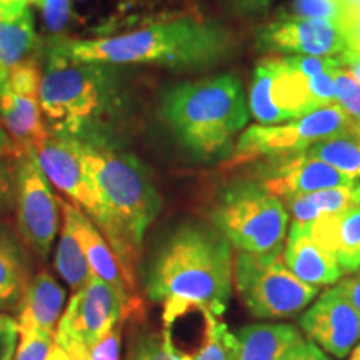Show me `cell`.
Returning a JSON list of instances; mask_svg holds the SVG:
<instances>
[{"mask_svg": "<svg viewBox=\"0 0 360 360\" xmlns=\"http://www.w3.org/2000/svg\"><path fill=\"white\" fill-rule=\"evenodd\" d=\"M231 242L215 227L182 224L162 242L147 272V295L164 304V323L191 307L222 315L233 287Z\"/></svg>", "mask_w": 360, "mask_h": 360, "instance_id": "cell-1", "label": "cell"}, {"mask_svg": "<svg viewBox=\"0 0 360 360\" xmlns=\"http://www.w3.org/2000/svg\"><path fill=\"white\" fill-rule=\"evenodd\" d=\"M51 45L74 60L188 70L225 60L236 49V37L217 22L184 15L160 19L109 37L60 39Z\"/></svg>", "mask_w": 360, "mask_h": 360, "instance_id": "cell-2", "label": "cell"}, {"mask_svg": "<svg viewBox=\"0 0 360 360\" xmlns=\"http://www.w3.org/2000/svg\"><path fill=\"white\" fill-rule=\"evenodd\" d=\"M89 170L109 217L107 236L122 265L130 290L135 289V265L143 236L160 212V195L146 165L134 154L112 142L69 139Z\"/></svg>", "mask_w": 360, "mask_h": 360, "instance_id": "cell-3", "label": "cell"}, {"mask_svg": "<svg viewBox=\"0 0 360 360\" xmlns=\"http://www.w3.org/2000/svg\"><path fill=\"white\" fill-rule=\"evenodd\" d=\"M39 97L53 137L112 142L109 129L124 103L114 65L74 60L51 45Z\"/></svg>", "mask_w": 360, "mask_h": 360, "instance_id": "cell-4", "label": "cell"}, {"mask_svg": "<svg viewBox=\"0 0 360 360\" xmlns=\"http://www.w3.org/2000/svg\"><path fill=\"white\" fill-rule=\"evenodd\" d=\"M162 119L180 146L202 162L224 159L249 120L244 89L220 74L175 85L162 101Z\"/></svg>", "mask_w": 360, "mask_h": 360, "instance_id": "cell-5", "label": "cell"}, {"mask_svg": "<svg viewBox=\"0 0 360 360\" xmlns=\"http://www.w3.org/2000/svg\"><path fill=\"white\" fill-rule=\"evenodd\" d=\"M214 227L237 252L281 255L289 212L257 182L242 180L220 192L210 212Z\"/></svg>", "mask_w": 360, "mask_h": 360, "instance_id": "cell-6", "label": "cell"}, {"mask_svg": "<svg viewBox=\"0 0 360 360\" xmlns=\"http://www.w3.org/2000/svg\"><path fill=\"white\" fill-rule=\"evenodd\" d=\"M137 309L141 302L130 292L117 289L94 274L70 299L57 323L53 342L72 360H87L89 350Z\"/></svg>", "mask_w": 360, "mask_h": 360, "instance_id": "cell-7", "label": "cell"}, {"mask_svg": "<svg viewBox=\"0 0 360 360\" xmlns=\"http://www.w3.org/2000/svg\"><path fill=\"white\" fill-rule=\"evenodd\" d=\"M233 285L255 319H287L299 314L319 294V287L300 281L281 255L233 257Z\"/></svg>", "mask_w": 360, "mask_h": 360, "instance_id": "cell-8", "label": "cell"}, {"mask_svg": "<svg viewBox=\"0 0 360 360\" xmlns=\"http://www.w3.org/2000/svg\"><path fill=\"white\" fill-rule=\"evenodd\" d=\"M359 125L337 103L278 125H252L237 139L225 167H238L257 159H285L305 154L309 147L340 130Z\"/></svg>", "mask_w": 360, "mask_h": 360, "instance_id": "cell-9", "label": "cell"}, {"mask_svg": "<svg viewBox=\"0 0 360 360\" xmlns=\"http://www.w3.org/2000/svg\"><path fill=\"white\" fill-rule=\"evenodd\" d=\"M15 205L22 242L45 260L58 232L60 205L32 150L17 157Z\"/></svg>", "mask_w": 360, "mask_h": 360, "instance_id": "cell-10", "label": "cell"}, {"mask_svg": "<svg viewBox=\"0 0 360 360\" xmlns=\"http://www.w3.org/2000/svg\"><path fill=\"white\" fill-rule=\"evenodd\" d=\"M35 160L49 182L69 195L75 205L97 225L103 236H109L110 224L89 170L69 139L49 135L32 148Z\"/></svg>", "mask_w": 360, "mask_h": 360, "instance_id": "cell-11", "label": "cell"}, {"mask_svg": "<svg viewBox=\"0 0 360 360\" xmlns=\"http://www.w3.org/2000/svg\"><path fill=\"white\" fill-rule=\"evenodd\" d=\"M265 52L285 56L342 57L350 52L347 29L335 20L285 15L269 22L257 35Z\"/></svg>", "mask_w": 360, "mask_h": 360, "instance_id": "cell-12", "label": "cell"}, {"mask_svg": "<svg viewBox=\"0 0 360 360\" xmlns=\"http://www.w3.org/2000/svg\"><path fill=\"white\" fill-rule=\"evenodd\" d=\"M40 70L34 60L15 67L0 87V119L20 154L49 137L40 107Z\"/></svg>", "mask_w": 360, "mask_h": 360, "instance_id": "cell-13", "label": "cell"}, {"mask_svg": "<svg viewBox=\"0 0 360 360\" xmlns=\"http://www.w3.org/2000/svg\"><path fill=\"white\" fill-rule=\"evenodd\" d=\"M300 328L323 352L344 359L360 342V312L335 285L300 317Z\"/></svg>", "mask_w": 360, "mask_h": 360, "instance_id": "cell-14", "label": "cell"}, {"mask_svg": "<svg viewBox=\"0 0 360 360\" xmlns=\"http://www.w3.org/2000/svg\"><path fill=\"white\" fill-rule=\"evenodd\" d=\"M260 179V186L281 200L323 188L355 186L354 180L347 175L307 154L272 160V165L269 169L265 167Z\"/></svg>", "mask_w": 360, "mask_h": 360, "instance_id": "cell-15", "label": "cell"}, {"mask_svg": "<svg viewBox=\"0 0 360 360\" xmlns=\"http://www.w3.org/2000/svg\"><path fill=\"white\" fill-rule=\"evenodd\" d=\"M283 262L300 281L314 287L332 285L344 276L337 259L315 240L309 225L302 222L290 225L283 249Z\"/></svg>", "mask_w": 360, "mask_h": 360, "instance_id": "cell-16", "label": "cell"}, {"mask_svg": "<svg viewBox=\"0 0 360 360\" xmlns=\"http://www.w3.org/2000/svg\"><path fill=\"white\" fill-rule=\"evenodd\" d=\"M315 240L339 262L344 274L360 270V204H350L340 212L309 222Z\"/></svg>", "mask_w": 360, "mask_h": 360, "instance_id": "cell-17", "label": "cell"}, {"mask_svg": "<svg viewBox=\"0 0 360 360\" xmlns=\"http://www.w3.org/2000/svg\"><path fill=\"white\" fill-rule=\"evenodd\" d=\"M58 205H60L62 214L67 215L72 220V224H74L79 242L82 245L84 254L89 260L92 272L97 277H101L102 281L115 285L117 289L130 292L129 283L124 277L120 260L117 259L115 252L112 250L110 244L102 236V232L98 231L97 225L92 222V219L85 212H82L77 205L69 204V202L62 199H58Z\"/></svg>", "mask_w": 360, "mask_h": 360, "instance_id": "cell-18", "label": "cell"}, {"mask_svg": "<svg viewBox=\"0 0 360 360\" xmlns=\"http://www.w3.org/2000/svg\"><path fill=\"white\" fill-rule=\"evenodd\" d=\"M65 289L49 272H40L27 285L19 315V332L45 330L56 334L65 305Z\"/></svg>", "mask_w": 360, "mask_h": 360, "instance_id": "cell-19", "label": "cell"}, {"mask_svg": "<svg viewBox=\"0 0 360 360\" xmlns=\"http://www.w3.org/2000/svg\"><path fill=\"white\" fill-rule=\"evenodd\" d=\"M70 25L77 35L70 40H89L114 35L125 24V13L135 6L134 0H70Z\"/></svg>", "mask_w": 360, "mask_h": 360, "instance_id": "cell-20", "label": "cell"}, {"mask_svg": "<svg viewBox=\"0 0 360 360\" xmlns=\"http://www.w3.org/2000/svg\"><path fill=\"white\" fill-rule=\"evenodd\" d=\"M299 339L302 335L290 323H250L238 330L233 360H285Z\"/></svg>", "mask_w": 360, "mask_h": 360, "instance_id": "cell-21", "label": "cell"}, {"mask_svg": "<svg viewBox=\"0 0 360 360\" xmlns=\"http://www.w3.org/2000/svg\"><path fill=\"white\" fill-rule=\"evenodd\" d=\"M262 62L272 72V102L285 122L317 110L310 96L309 79L305 75L287 65L282 57H267Z\"/></svg>", "mask_w": 360, "mask_h": 360, "instance_id": "cell-22", "label": "cell"}, {"mask_svg": "<svg viewBox=\"0 0 360 360\" xmlns=\"http://www.w3.org/2000/svg\"><path fill=\"white\" fill-rule=\"evenodd\" d=\"M35 47L37 32L30 8L13 19L0 17V87L15 67L29 60Z\"/></svg>", "mask_w": 360, "mask_h": 360, "instance_id": "cell-23", "label": "cell"}, {"mask_svg": "<svg viewBox=\"0 0 360 360\" xmlns=\"http://www.w3.org/2000/svg\"><path fill=\"white\" fill-rule=\"evenodd\" d=\"M305 154L339 170L354 182L360 179V125L315 142Z\"/></svg>", "mask_w": 360, "mask_h": 360, "instance_id": "cell-24", "label": "cell"}, {"mask_svg": "<svg viewBox=\"0 0 360 360\" xmlns=\"http://www.w3.org/2000/svg\"><path fill=\"white\" fill-rule=\"evenodd\" d=\"M56 269L60 277L69 283L70 289L75 292L82 289L94 276L79 242L74 224L67 215H64V225H62L60 238H58L56 250Z\"/></svg>", "mask_w": 360, "mask_h": 360, "instance_id": "cell-25", "label": "cell"}, {"mask_svg": "<svg viewBox=\"0 0 360 360\" xmlns=\"http://www.w3.org/2000/svg\"><path fill=\"white\" fill-rule=\"evenodd\" d=\"M352 188L354 186L323 188V191L292 197V199L283 202L287 205L285 209H289V212L294 215V222L309 224L323 217V215L340 212L345 207L354 204Z\"/></svg>", "mask_w": 360, "mask_h": 360, "instance_id": "cell-26", "label": "cell"}, {"mask_svg": "<svg viewBox=\"0 0 360 360\" xmlns=\"http://www.w3.org/2000/svg\"><path fill=\"white\" fill-rule=\"evenodd\" d=\"M25 255L15 236L0 225V304L12 302L24 289Z\"/></svg>", "mask_w": 360, "mask_h": 360, "instance_id": "cell-27", "label": "cell"}, {"mask_svg": "<svg viewBox=\"0 0 360 360\" xmlns=\"http://www.w3.org/2000/svg\"><path fill=\"white\" fill-rule=\"evenodd\" d=\"M270 85H272V72L260 60L255 69L254 82L249 94V112L260 125H278L285 122L281 112L274 105Z\"/></svg>", "mask_w": 360, "mask_h": 360, "instance_id": "cell-28", "label": "cell"}, {"mask_svg": "<svg viewBox=\"0 0 360 360\" xmlns=\"http://www.w3.org/2000/svg\"><path fill=\"white\" fill-rule=\"evenodd\" d=\"M237 335L229 330L227 323L219 315L210 319L204 342L191 360H233L237 352Z\"/></svg>", "mask_w": 360, "mask_h": 360, "instance_id": "cell-29", "label": "cell"}, {"mask_svg": "<svg viewBox=\"0 0 360 360\" xmlns=\"http://www.w3.org/2000/svg\"><path fill=\"white\" fill-rule=\"evenodd\" d=\"M289 15L335 20L344 25L347 11H345L344 0H294Z\"/></svg>", "mask_w": 360, "mask_h": 360, "instance_id": "cell-30", "label": "cell"}, {"mask_svg": "<svg viewBox=\"0 0 360 360\" xmlns=\"http://www.w3.org/2000/svg\"><path fill=\"white\" fill-rule=\"evenodd\" d=\"M335 103L360 125V84L345 65L335 74Z\"/></svg>", "mask_w": 360, "mask_h": 360, "instance_id": "cell-31", "label": "cell"}, {"mask_svg": "<svg viewBox=\"0 0 360 360\" xmlns=\"http://www.w3.org/2000/svg\"><path fill=\"white\" fill-rule=\"evenodd\" d=\"M35 6L40 8L42 22L52 42L65 39L70 24V0H37Z\"/></svg>", "mask_w": 360, "mask_h": 360, "instance_id": "cell-32", "label": "cell"}, {"mask_svg": "<svg viewBox=\"0 0 360 360\" xmlns=\"http://www.w3.org/2000/svg\"><path fill=\"white\" fill-rule=\"evenodd\" d=\"M56 334L45 330L19 332V344L12 360H49Z\"/></svg>", "mask_w": 360, "mask_h": 360, "instance_id": "cell-33", "label": "cell"}, {"mask_svg": "<svg viewBox=\"0 0 360 360\" xmlns=\"http://www.w3.org/2000/svg\"><path fill=\"white\" fill-rule=\"evenodd\" d=\"M130 360H179L174 350L170 349L164 335L154 334L143 337L135 347V352Z\"/></svg>", "mask_w": 360, "mask_h": 360, "instance_id": "cell-34", "label": "cell"}, {"mask_svg": "<svg viewBox=\"0 0 360 360\" xmlns=\"http://www.w3.org/2000/svg\"><path fill=\"white\" fill-rule=\"evenodd\" d=\"M337 70L323 72V74L315 75V77L309 79V89L310 96H312V101L317 109H322V107L334 105L335 103V74Z\"/></svg>", "mask_w": 360, "mask_h": 360, "instance_id": "cell-35", "label": "cell"}, {"mask_svg": "<svg viewBox=\"0 0 360 360\" xmlns=\"http://www.w3.org/2000/svg\"><path fill=\"white\" fill-rule=\"evenodd\" d=\"M120 337H122V328L119 323L89 350V360H119Z\"/></svg>", "mask_w": 360, "mask_h": 360, "instance_id": "cell-36", "label": "cell"}, {"mask_svg": "<svg viewBox=\"0 0 360 360\" xmlns=\"http://www.w3.org/2000/svg\"><path fill=\"white\" fill-rule=\"evenodd\" d=\"M19 344V323L11 315L0 314V360H12Z\"/></svg>", "mask_w": 360, "mask_h": 360, "instance_id": "cell-37", "label": "cell"}, {"mask_svg": "<svg viewBox=\"0 0 360 360\" xmlns=\"http://www.w3.org/2000/svg\"><path fill=\"white\" fill-rule=\"evenodd\" d=\"M15 199V169L6 160H0V215L11 209Z\"/></svg>", "mask_w": 360, "mask_h": 360, "instance_id": "cell-38", "label": "cell"}, {"mask_svg": "<svg viewBox=\"0 0 360 360\" xmlns=\"http://www.w3.org/2000/svg\"><path fill=\"white\" fill-rule=\"evenodd\" d=\"M285 360H332L314 342L299 339L285 355Z\"/></svg>", "mask_w": 360, "mask_h": 360, "instance_id": "cell-39", "label": "cell"}, {"mask_svg": "<svg viewBox=\"0 0 360 360\" xmlns=\"http://www.w3.org/2000/svg\"><path fill=\"white\" fill-rule=\"evenodd\" d=\"M337 287L344 294L345 299L360 312V270L354 272V276L342 278L337 282Z\"/></svg>", "mask_w": 360, "mask_h": 360, "instance_id": "cell-40", "label": "cell"}, {"mask_svg": "<svg viewBox=\"0 0 360 360\" xmlns=\"http://www.w3.org/2000/svg\"><path fill=\"white\" fill-rule=\"evenodd\" d=\"M32 4H37V0H0V17L13 19L22 12L29 11Z\"/></svg>", "mask_w": 360, "mask_h": 360, "instance_id": "cell-41", "label": "cell"}, {"mask_svg": "<svg viewBox=\"0 0 360 360\" xmlns=\"http://www.w3.org/2000/svg\"><path fill=\"white\" fill-rule=\"evenodd\" d=\"M231 6H233L240 13H245V15H257V13H262L267 11L272 0H229Z\"/></svg>", "mask_w": 360, "mask_h": 360, "instance_id": "cell-42", "label": "cell"}, {"mask_svg": "<svg viewBox=\"0 0 360 360\" xmlns=\"http://www.w3.org/2000/svg\"><path fill=\"white\" fill-rule=\"evenodd\" d=\"M22 155L20 150L17 148L15 142L12 141V137L8 135L6 130L0 127V160L2 159H17V157Z\"/></svg>", "mask_w": 360, "mask_h": 360, "instance_id": "cell-43", "label": "cell"}, {"mask_svg": "<svg viewBox=\"0 0 360 360\" xmlns=\"http://www.w3.org/2000/svg\"><path fill=\"white\" fill-rule=\"evenodd\" d=\"M342 58H344L345 67L352 72V75L357 79V82L360 84V53L359 52H347L342 56Z\"/></svg>", "mask_w": 360, "mask_h": 360, "instance_id": "cell-44", "label": "cell"}, {"mask_svg": "<svg viewBox=\"0 0 360 360\" xmlns=\"http://www.w3.org/2000/svg\"><path fill=\"white\" fill-rule=\"evenodd\" d=\"M347 360H360V342L357 345H355L352 350H350Z\"/></svg>", "mask_w": 360, "mask_h": 360, "instance_id": "cell-45", "label": "cell"}, {"mask_svg": "<svg viewBox=\"0 0 360 360\" xmlns=\"http://www.w3.org/2000/svg\"><path fill=\"white\" fill-rule=\"evenodd\" d=\"M352 200L355 204H360V182L355 184L352 188Z\"/></svg>", "mask_w": 360, "mask_h": 360, "instance_id": "cell-46", "label": "cell"}, {"mask_svg": "<svg viewBox=\"0 0 360 360\" xmlns=\"http://www.w3.org/2000/svg\"><path fill=\"white\" fill-rule=\"evenodd\" d=\"M87 360H89V359H87Z\"/></svg>", "mask_w": 360, "mask_h": 360, "instance_id": "cell-47", "label": "cell"}]
</instances>
